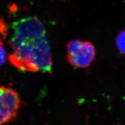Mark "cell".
Returning <instances> with one entry per match:
<instances>
[{
  "instance_id": "cell-1",
  "label": "cell",
  "mask_w": 125,
  "mask_h": 125,
  "mask_svg": "<svg viewBox=\"0 0 125 125\" xmlns=\"http://www.w3.org/2000/svg\"><path fill=\"white\" fill-rule=\"evenodd\" d=\"M12 52L9 60L21 71L51 73L52 59L50 46L45 36L23 40H10Z\"/></svg>"
},
{
  "instance_id": "cell-2",
  "label": "cell",
  "mask_w": 125,
  "mask_h": 125,
  "mask_svg": "<svg viewBox=\"0 0 125 125\" xmlns=\"http://www.w3.org/2000/svg\"><path fill=\"white\" fill-rule=\"evenodd\" d=\"M67 60L73 66L84 68L91 65L95 56V49L91 42L72 40L67 46Z\"/></svg>"
},
{
  "instance_id": "cell-3",
  "label": "cell",
  "mask_w": 125,
  "mask_h": 125,
  "mask_svg": "<svg viewBox=\"0 0 125 125\" xmlns=\"http://www.w3.org/2000/svg\"><path fill=\"white\" fill-rule=\"evenodd\" d=\"M21 99L17 91L0 84V125L13 121L18 115Z\"/></svg>"
},
{
  "instance_id": "cell-4",
  "label": "cell",
  "mask_w": 125,
  "mask_h": 125,
  "mask_svg": "<svg viewBox=\"0 0 125 125\" xmlns=\"http://www.w3.org/2000/svg\"><path fill=\"white\" fill-rule=\"evenodd\" d=\"M11 39H36L45 36L46 31L42 22L36 17H28L15 21L12 25Z\"/></svg>"
},
{
  "instance_id": "cell-5",
  "label": "cell",
  "mask_w": 125,
  "mask_h": 125,
  "mask_svg": "<svg viewBox=\"0 0 125 125\" xmlns=\"http://www.w3.org/2000/svg\"><path fill=\"white\" fill-rule=\"evenodd\" d=\"M116 43L120 52L125 55V30L120 31L117 35Z\"/></svg>"
},
{
  "instance_id": "cell-6",
  "label": "cell",
  "mask_w": 125,
  "mask_h": 125,
  "mask_svg": "<svg viewBox=\"0 0 125 125\" xmlns=\"http://www.w3.org/2000/svg\"><path fill=\"white\" fill-rule=\"evenodd\" d=\"M6 60V53L1 42H0V67L2 66Z\"/></svg>"
}]
</instances>
